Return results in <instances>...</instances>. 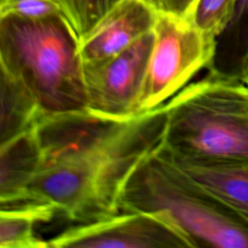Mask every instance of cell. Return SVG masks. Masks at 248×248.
Masks as SVG:
<instances>
[{
	"label": "cell",
	"instance_id": "cell-4",
	"mask_svg": "<svg viewBox=\"0 0 248 248\" xmlns=\"http://www.w3.org/2000/svg\"><path fill=\"white\" fill-rule=\"evenodd\" d=\"M163 146L187 158L248 161V86L207 75L165 103Z\"/></svg>",
	"mask_w": 248,
	"mask_h": 248
},
{
	"label": "cell",
	"instance_id": "cell-3",
	"mask_svg": "<svg viewBox=\"0 0 248 248\" xmlns=\"http://www.w3.org/2000/svg\"><path fill=\"white\" fill-rule=\"evenodd\" d=\"M120 208L160 215L192 248H248V223L191 179L162 145L129 176Z\"/></svg>",
	"mask_w": 248,
	"mask_h": 248
},
{
	"label": "cell",
	"instance_id": "cell-17",
	"mask_svg": "<svg viewBox=\"0 0 248 248\" xmlns=\"http://www.w3.org/2000/svg\"><path fill=\"white\" fill-rule=\"evenodd\" d=\"M157 10L185 16L195 0H149Z\"/></svg>",
	"mask_w": 248,
	"mask_h": 248
},
{
	"label": "cell",
	"instance_id": "cell-19",
	"mask_svg": "<svg viewBox=\"0 0 248 248\" xmlns=\"http://www.w3.org/2000/svg\"><path fill=\"white\" fill-rule=\"evenodd\" d=\"M0 1H1V0H0Z\"/></svg>",
	"mask_w": 248,
	"mask_h": 248
},
{
	"label": "cell",
	"instance_id": "cell-15",
	"mask_svg": "<svg viewBox=\"0 0 248 248\" xmlns=\"http://www.w3.org/2000/svg\"><path fill=\"white\" fill-rule=\"evenodd\" d=\"M79 40L119 0H59Z\"/></svg>",
	"mask_w": 248,
	"mask_h": 248
},
{
	"label": "cell",
	"instance_id": "cell-16",
	"mask_svg": "<svg viewBox=\"0 0 248 248\" xmlns=\"http://www.w3.org/2000/svg\"><path fill=\"white\" fill-rule=\"evenodd\" d=\"M8 14L24 17L65 15L59 0H1L0 16Z\"/></svg>",
	"mask_w": 248,
	"mask_h": 248
},
{
	"label": "cell",
	"instance_id": "cell-12",
	"mask_svg": "<svg viewBox=\"0 0 248 248\" xmlns=\"http://www.w3.org/2000/svg\"><path fill=\"white\" fill-rule=\"evenodd\" d=\"M248 51V0H236L233 14L226 28L216 38L208 74L239 78L242 60Z\"/></svg>",
	"mask_w": 248,
	"mask_h": 248
},
{
	"label": "cell",
	"instance_id": "cell-10",
	"mask_svg": "<svg viewBox=\"0 0 248 248\" xmlns=\"http://www.w3.org/2000/svg\"><path fill=\"white\" fill-rule=\"evenodd\" d=\"M41 166L35 127L0 143V207L25 200Z\"/></svg>",
	"mask_w": 248,
	"mask_h": 248
},
{
	"label": "cell",
	"instance_id": "cell-2",
	"mask_svg": "<svg viewBox=\"0 0 248 248\" xmlns=\"http://www.w3.org/2000/svg\"><path fill=\"white\" fill-rule=\"evenodd\" d=\"M0 68L27 89L43 118L86 110L79 38L65 15H1Z\"/></svg>",
	"mask_w": 248,
	"mask_h": 248
},
{
	"label": "cell",
	"instance_id": "cell-8",
	"mask_svg": "<svg viewBox=\"0 0 248 248\" xmlns=\"http://www.w3.org/2000/svg\"><path fill=\"white\" fill-rule=\"evenodd\" d=\"M158 10L149 0H119L79 40L83 65L108 59L153 30Z\"/></svg>",
	"mask_w": 248,
	"mask_h": 248
},
{
	"label": "cell",
	"instance_id": "cell-7",
	"mask_svg": "<svg viewBox=\"0 0 248 248\" xmlns=\"http://www.w3.org/2000/svg\"><path fill=\"white\" fill-rule=\"evenodd\" d=\"M48 248H192L188 239L156 213L120 211L77 224L47 240Z\"/></svg>",
	"mask_w": 248,
	"mask_h": 248
},
{
	"label": "cell",
	"instance_id": "cell-5",
	"mask_svg": "<svg viewBox=\"0 0 248 248\" xmlns=\"http://www.w3.org/2000/svg\"><path fill=\"white\" fill-rule=\"evenodd\" d=\"M153 34L140 102L141 113L167 103L202 69H207L216 47V38L196 27L185 16L160 10Z\"/></svg>",
	"mask_w": 248,
	"mask_h": 248
},
{
	"label": "cell",
	"instance_id": "cell-13",
	"mask_svg": "<svg viewBox=\"0 0 248 248\" xmlns=\"http://www.w3.org/2000/svg\"><path fill=\"white\" fill-rule=\"evenodd\" d=\"M0 143H2L34 128L43 116L27 89L5 71L0 70Z\"/></svg>",
	"mask_w": 248,
	"mask_h": 248
},
{
	"label": "cell",
	"instance_id": "cell-1",
	"mask_svg": "<svg viewBox=\"0 0 248 248\" xmlns=\"http://www.w3.org/2000/svg\"><path fill=\"white\" fill-rule=\"evenodd\" d=\"M166 126L165 104L125 121L86 110L42 118V166L20 202L49 204L76 224L119 213L129 176L164 143Z\"/></svg>",
	"mask_w": 248,
	"mask_h": 248
},
{
	"label": "cell",
	"instance_id": "cell-11",
	"mask_svg": "<svg viewBox=\"0 0 248 248\" xmlns=\"http://www.w3.org/2000/svg\"><path fill=\"white\" fill-rule=\"evenodd\" d=\"M1 248H48L47 240L36 235V224L51 220L57 213L49 204L24 202L0 207Z\"/></svg>",
	"mask_w": 248,
	"mask_h": 248
},
{
	"label": "cell",
	"instance_id": "cell-14",
	"mask_svg": "<svg viewBox=\"0 0 248 248\" xmlns=\"http://www.w3.org/2000/svg\"><path fill=\"white\" fill-rule=\"evenodd\" d=\"M236 0H195L185 17L202 31L217 38L228 25Z\"/></svg>",
	"mask_w": 248,
	"mask_h": 248
},
{
	"label": "cell",
	"instance_id": "cell-9",
	"mask_svg": "<svg viewBox=\"0 0 248 248\" xmlns=\"http://www.w3.org/2000/svg\"><path fill=\"white\" fill-rule=\"evenodd\" d=\"M163 151L191 179L248 223V161H214Z\"/></svg>",
	"mask_w": 248,
	"mask_h": 248
},
{
	"label": "cell",
	"instance_id": "cell-6",
	"mask_svg": "<svg viewBox=\"0 0 248 248\" xmlns=\"http://www.w3.org/2000/svg\"><path fill=\"white\" fill-rule=\"evenodd\" d=\"M153 30L129 47L102 62L83 65L86 111L125 121L140 114V102L153 45Z\"/></svg>",
	"mask_w": 248,
	"mask_h": 248
},
{
	"label": "cell",
	"instance_id": "cell-18",
	"mask_svg": "<svg viewBox=\"0 0 248 248\" xmlns=\"http://www.w3.org/2000/svg\"><path fill=\"white\" fill-rule=\"evenodd\" d=\"M239 79H241L247 86H248V51L246 55L244 56L241 67H240V72H239Z\"/></svg>",
	"mask_w": 248,
	"mask_h": 248
}]
</instances>
